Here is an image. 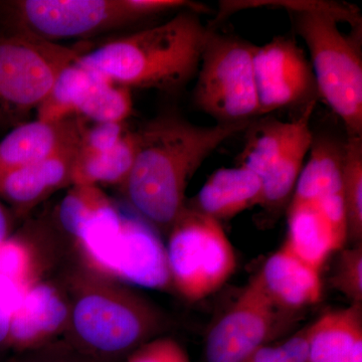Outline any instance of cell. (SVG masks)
I'll return each instance as SVG.
<instances>
[{"label": "cell", "instance_id": "6da1fadb", "mask_svg": "<svg viewBox=\"0 0 362 362\" xmlns=\"http://www.w3.org/2000/svg\"><path fill=\"white\" fill-rule=\"evenodd\" d=\"M251 122L199 126L175 115L152 119L135 131L134 164L121 187L126 199L140 218L168 233L187 206L185 192L195 171Z\"/></svg>", "mask_w": 362, "mask_h": 362}, {"label": "cell", "instance_id": "7a4b0ae2", "mask_svg": "<svg viewBox=\"0 0 362 362\" xmlns=\"http://www.w3.org/2000/svg\"><path fill=\"white\" fill-rule=\"evenodd\" d=\"M70 321L63 341L92 362L125 359L162 337L168 316L130 286L78 267L66 277Z\"/></svg>", "mask_w": 362, "mask_h": 362}, {"label": "cell", "instance_id": "3957f363", "mask_svg": "<svg viewBox=\"0 0 362 362\" xmlns=\"http://www.w3.org/2000/svg\"><path fill=\"white\" fill-rule=\"evenodd\" d=\"M211 30L197 11H181L161 25L109 40L78 62L130 90L175 92L197 76Z\"/></svg>", "mask_w": 362, "mask_h": 362}, {"label": "cell", "instance_id": "277c9868", "mask_svg": "<svg viewBox=\"0 0 362 362\" xmlns=\"http://www.w3.org/2000/svg\"><path fill=\"white\" fill-rule=\"evenodd\" d=\"M308 47L317 92L344 124L349 137H362L361 28L350 35L324 11L291 13Z\"/></svg>", "mask_w": 362, "mask_h": 362}, {"label": "cell", "instance_id": "5b68a950", "mask_svg": "<svg viewBox=\"0 0 362 362\" xmlns=\"http://www.w3.org/2000/svg\"><path fill=\"white\" fill-rule=\"evenodd\" d=\"M166 0H20L8 4L11 33L47 42L84 39L168 13Z\"/></svg>", "mask_w": 362, "mask_h": 362}, {"label": "cell", "instance_id": "8992f818", "mask_svg": "<svg viewBox=\"0 0 362 362\" xmlns=\"http://www.w3.org/2000/svg\"><path fill=\"white\" fill-rule=\"evenodd\" d=\"M168 233L171 286L197 302L220 290L237 268V257L220 221L185 206Z\"/></svg>", "mask_w": 362, "mask_h": 362}, {"label": "cell", "instance_id": "52a82bcc", "mask_svg": "<svg viewBox=\"0 0 362 362\" xmlns=\"http://www.w3.org/2000/svg\"><path fill=\"white\" fill-rule=\"evenodd\" d=\"M256 47L211 30L197 71L194 101L216 123L251 122L261 116L254 71Z\"/></svg>", "mask_w": 362, "mask_h": 362}, {"label": "cell", "instance_id": "ba28073f", "mask_svg": "<svg viewBox=\"0 0 362 362\" xmlns=\"http://www.w3.org/2000/svg\"><path fill=\"white\" fill-rule=\"evenodd\" d=\"M75 49L23 33L0 35V127L20 125L39 108Z\"/></svg>", "mask_w": 362, "mask_h": 362}, {"label": "cell", "instance_id": "9c48e42d", "mask_svg": "<svg viewBox=\"0 0 362 362\" xmlns=\"http://www.w3.org/2000/svg\"><path fill=\"white\" fill-rule=\"evenodd\" d=\"M286 315L272 303L255 276L207 332L206 361L244 362L277 337Z\"/></svg>", "mask_w": 362, "mask_h": 362}, {"label": "cell", "instance_id": "30bf717a", "mask_svg": "<svg viewBox=\"0 0 362 362\" xmlns=\"http://www.w3.org/2000/svg\"><path fill=\"white\" fill-rule=\"evenodd\" d=\"M284 246L321 271L349 240L342 192L315 197H292L287 206Z\"/></svg>", "mask_w": 362, "mask_h": 362}, {"label": "cell", "instance_id": "8fae6325", "mask_svg": "<svg viewBox=\"0 0 362 362\" xmlns=\"http://www.w3.org/2000/svg\"><path fill=\"white\" fill-rule=\"evenodd\" d=\"M254 71L261 116L316 100L310 62L291 37H276L257 47Z\"/></svg>", "mask_w": 362, "mask_h": 362}, {"label": "cell", "instance_id": "7c38bea8", "mask_svg": "<svg viewBox=\"0 0 362 362\" xmlns=\"http://www.w3.org/2000/svg\"><path fill=\"white\" fill-rule=\"evenodd\" d=\"M106 257L102 277L130 287L173 289L165 245L158 230L139 216L123 214L122 226Z\"/></svg>", "mask_w": 362, "mask_h": 362}, {"label": "cell", "instance_id": "4fadbf2b", "mask_svg": "<svg viewBox=\"0 0 362 362\" xmlns=\"http://www.w3.org/2000/svg\"><path fill=\"white\" fill-rule=\"evenodd\" d=\"M70 321V301L64 286L40 280L21 295L14 309L9 350L16 354L59 341Z\"/></svg>", "mask_w": 362, "mask_h": 362}, {"label": "cell", "instance_id": "5bb4252c", "mask_svg": "<svg viewBox=\"0 0 362 362\" xmlns=\"http://www.w3.org/2000/svg\"><path fill=\"white\" fill-rule=\"evenodd\" d=\"M81 138L47 158L1 176L0 199L11 206L16 216H23L54 192L71 187V171Z\"/></svg>", "mask_w": 362, "mask_h": 362}, {"label": "cell", "instance_id": "9a60e30c", "mask_svg": "<svg viewBox=\"0 0 362 362\" xmlns=\"http://www.w3.org/2000/svg\"><path fill=\"white\" fill-rule=\"evenodd\" d=\"M272 303L288 314L303 310L320 301V270L305 263L283 245L269 257L257 274Z\"/></svg>", "mask_w": 362, "mask_h": 362}, {"label": "cell", "instance_id": "2e32d148", "mask_svg": "<svg viewBox=\"0 0 362 362\" xmlns=\"http://www.w3.org/2000/svg\"><path fill=\"white\" fill-rule=\"evenodd\" d=\"M85 128L75 117L59 122L37 119L20 124L0 142V177L52 156L80 138Z\"/></svg>", "mask_w": 362, "mask_h": 362}, {"label": "cell", "instance_id": "e0dca14e", "mask_svg": "<svg viewBox=\"0 0 362 362\" xmlns=\"http://www.w3.org/2000/svg\"><path fill=\"white\" fill-rule=\"evenodd\" d=\"M262 199L261 178L239 165L214 171L187 206L221 223L251 207L261 206Z\"/></svg>", "mask_w": 362, "mask_h": 362}, {"label": "cell", "instance_id": "ac0fdd59", "mask_svg": "<svg viewBox=\"0 0 362 362\" xmlns=\"http://www.w3.org/2000/svg\"><path fill=\"white\" fill-rule=\"evenodd\" d=\"M306 332L305 362H362V305L326 312Z\"/></svg>", "mask_w": 362, "mask_h": 362}, {"label": "cell", "instance_id": "d6986e66", "mask_svg": "<svg viewBox=\"0 0 362 362\" xmlns=\"http://www.w3.org/2000/svg\"><path fill=\"white\" fill-rule=\"evenodd\" d=\"M316 101L307 104L301 115L294 120L291 137L273 168L263 178L261 206L269 213H278L291 201L298 180L304 168L305 158L313 144L310 121Z\"/></svg>", "mask_w": 362, "mask_h": 362}, {"label": "cell", "instance_id": "ffe728a7", "mask_svg": "<svg viewBox=\"0 0 362 362\" xmlns=\"http://www.w3.org/2000/svg\"><path fill=\"white\" fill-rule=\"evenodd\" d=\"M107 80L109 78L83 65L78 59L59 74L37 109V119L45 122H59L75 117L90 93Z\"/></svg>", "mask_w": 362, "mask_h": 362}, {"label": "cell", "instance_id": "44dd1931", "mask_svg": "<svg viewBox=\"0 0 362 362\" xmlns=\"http://www.w3.org/2000/svg\"><path fill=\"white\" fill-rule=\"evenodd\" d=\"M136 149L135 131H126L113 148L102 153H81L78 149L71 171V185L122 187L132 170Z\"/></svg>", "mask_w": 362, "mask_h": 362}, {"label": "cell", "instance_id": "7402d4cb", "mask_svg": "<svg viewBox=\"0 0 362 362\" xmlns=\"http://www.w3.org/2000/svg\"><path fill=\"white\" fill-rule=\"evenodd\" d=\"M294 129L290 122L275 118L252 121L246 129V143L239 156V165L245 166L263 180L276 163Z\"/></svg>", "mask_w": 362, "mask_h": 362}, {"label": "cell", "instance_id": "603a6c76", "mask_svg": "<svg viewBox=\"0 0 362 362\" xmlns=\"http://www.w3.org/2000/svg\"><path fill=\"white\" fill-rule=\"evenodd\" d=\"M44 257L40 245L23 233L0 243V278L6 279L25 293L42 280Z\"/></svg>", "mask_w": 362, "mask_h": 362}, {"label": "cell", "instance_id": "cb8c5ba5", "mask_svg": "<svg viewBox=\"0 0 362 362\" xmlns=\"http://www.w3.org/2000/svg\"><path fill=\"white\" fill-rule=\"evenodd\" d=\"M342 197L349 240L362 243V137H349L342 146Z\"/></svg>", "mask_w": 362, "mask_h": 362}, {"label": "cell", "instance_id": "d4e9b609", "mask_svg": "<svg viewBox=\"0 0 362 362\" xmlns=\"http://www.w3.org/2000/svg\"><path fill=\"white\" fill-rule=\"evenodd\" d=\"M110 202L96 185H71L57 211L59 228L73 242L85 223Z\"/></svg>", "mask_w": 362, "mask_h": 362}, {"label": "cell", "instance_id": "484cf974", "mask_svg": "<svg viewBox=\"0 0 362 362\" xmlns=\"http://www.w3.org/2000/svg\"><path fill=\"white\" fill-rule=\"evenodd\" d=\"M132 111L133 99L129 88L107 80L83 102L77 115L95 123H124Z\"/></svg>", "mask_w": 362, "mask_h": 362}, {"label": "cell", "instance_id": "4316f807", "mask_svg": "<svg viewBox=\"0 0 362 362\" xmlns=\"http://www.w3.org/2000/svg\"><path fill=\"white\" fill-rule=\"evenodd\" d=\"M256 7H276V8H284L290 13L294 11H324L337 16L341 23H346L351 25L352 28H361V16L358 8L352 4H338L333 1H281V0H251V1H223L221 2L220 9L216 13L214 21L211 23V26L218 25L221 21H225L226 18L232 16L233 13H238L242 9L256 8Z\"/></svg>", "mask_w": 362, "mask_h": 362}, {"label": "cell", "instance_id": "83f0119b", "mask_svg": "<svg viewBox=\"0 0 362 362\" xmlns=\"http://www.w3.org/2000/svg\"><path fill=\"white\" fill-rule=\"evenodd\" d=\"M330 282L351 304L362 305V243L340 252Z\"/></svg>", "mask_w": 362, "mask_h": 362}, {"label": "cell", "instance_id": "f1b7e54d", "mask_svg": "<svg viewBox=\"0 0 362 362\" xmlns=\"http://www.w3.org/2000/svg\"><path fill=\"white\" fill-rule=\"evenodd\" d=\"M306 328L281 344H268L247 357L244 362H305L307 357Z\"/></svg>", "mask_w": 362, "mask_h": 362}, {"label": "cell", "instance_id": "f546056e", "mask_svg": "<svg viewBox=\"0 0 362 362\" xmlns=\"http://www.w3.org/2000/svg\"><path fill=\"white\" fill-rule=\"evenodd\" d=\"M124 362H190V359L175 339L159 337L138 347Z\"/></svg>", "mask_w": 362, "mask_h": 362}, {"label": "cell", "instance_id": "4dcf8cb0", "mask_svg": "<svg viewBox=\"0 0 362 362\" xmlns=\"http://www.w3.org/2000/svg\"><path fill=\"white\" fill-rule=\"evenodd\" d=\"M126 131L124 123H95L92 127L85 128L78 152L96 154L108 151L120 141Z\"/></svg>", "mask_w": 362, "mask_h": 362}, {"label": "cell", "instance_id": "1f68e13d", "mask_svg": "<svg viewBox=\"0 0 362 362\" xmlns=\"http://www.w3.org/2000/svg\"><path fill=\"white\" fill-rule=\"evenodd\" d=\"M8 362H92L71 349L63 340L47 346L16 354Z\"/></svg>", "mask_w": 362, "mask_h": 362}, {"label": "cell", "instance_id": "d6a6232c", "mask_svg": "<svg viewBox=\"0 0 362 362\" xmlns=\"http://www.w3.org/2000/svg\"><path fill=\"white\" fill-rule=\"evenodd\" d=\"M23 294L13 283L0 278V352L9 350L11 318Z\"/></svg>", "mask_w": 362, "mask_h": 362}, {"label": "cell", "instance_id": "836d02e7", "mask_svg": "<svg viewBox=\"0 0 362 362\" xmlns=\"http://www.w3.org/2000/svg\"><path fill=\"white\" fill-rule=\"evenodd\" d=\"M13 216L0 199V243L11 235Z\"/></svg>", "mask_w": 362, "mask_h": 362}]
</instances>
